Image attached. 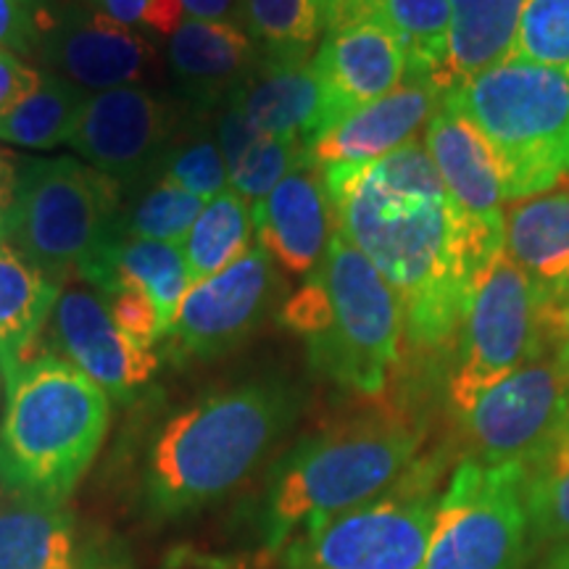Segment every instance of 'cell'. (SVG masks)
<instances>
[{
    "label": "cell",
    "mask_w": 569,
    "mask_h": 569,
    "mask_svg": "<svg viewBox=\"0 0 569 569\" xmlns=\"http://www.w3.org/2000/svg\"><path fill=\"white\" fill-rule=\"evenodd\" d=\"M332 224L386 277L401 303L396 369L411 380L451 367L475 284L503 251V230L472 222L453 203L422 142L361 167L322 169Z\"/></svg>",
    "instance_id": "1"
},
{
    "label": "cell",
    "mask_w": 569,
    "mask_h": 569,
    "mask_svg": "<svg viewBox=\"0 0 569 569\" xmlns=\"http://www.w3.org/2000/svg\"><path fill=\"white\" fill-rule=\"evenodd\" d=\"M425 415L393 390L290 448L264 501V551L277 557L327 519L375 501L422 457Z\"/></svg>",
    "instance_id": "2"
},
{
    "label": "cell",
    "mask_w": 569,
    "mask_h": 569,
    "mask_svg": "<svg viewBox=\"0 0 569 569\" xmlns=\"http://www.w3.org/2000/svg\"><path fill=\"white\" fill-rule=\"evenodd\" d=\"M298 417V393L277 380L246 382L177 411L148 451L142 501L151 515H193L232 493Z\"/></svg>",
    "instance_id": "3"
},
{
    "label": "cell",
    "mask_w": 569,
    "mask_h": 569,
    "mask_svg": "<svg viewBox=\"0 0 569 569\" xmlns=\"http://www.w3.org/2000/svg\"><path fill=\"white\" fill-rule=\"evenodd\" d=\"M280 322L303 338L315 375L361 398L388 390L401 359V303L343 232L332 230L325 259L282 303Z\"/></svg>",
    "instance_id": "4"
},
{
    "label": "cell",
    "mask_w": 569,
    "mask_h": 569,
    "mask_svg": "<svg viewBox=\"0 0 569 569\" xmlns=\"http://www.w3.org/2000/svg\"><path fill=\"white\" fill-rule=\"evenodd\" d=\"M6 380L0 419V486L63 501L101 451L111 398L59 356L21 359Z\"/></svg>",
    "instance_id": "5"
},
{
    "label": "cell",
    "mask_w": 569,
    "mask_h": 569,
    "mask_svg": "<svg viewBox=\"0 0 569 569\" xmlns=\"http://www.w3.org/2000/svg\"><path fill=\"white\" fill-rule=\"evenodd\" d=\"M496 156L507 201H525L569 177V71L503 61L446 92Z\"/></svg>",
    "instance_id": "6"
},
{
    "label": "cell",
    "mask_w": 569,
    "mask_h": 569,
    "mask_svg": "<svg viewBox=\"0 0 569 569\" xmlns=\"http://www.w3.org/2000/svg\"><path fill=\"white\" fill-rule=\"evenodd\" d=\"M567 303L546 293L507 253H498L475 284L453 346L446 377L453 415L467 411L519 367L557 353Z\"/></svg>",
    "instance_id": "7"
},
{
    "label": "cell",
    "mask_w": 569,
    "mask_h": 569,
    "mask_svg": "<svg viewBox=\"0 0 569 569\" xmlns=\"http://www.w3.org/2000/svg\"><path fill=\"white\" fill-rule=\"evenodd\" d=\"M11 238L40 272L71 277L124 234L122 182L74 159L19 169Z\"/></svg>",
    "instance_id": "8"
},
{
    "label": "cell",
    "mask_w": 569,
    "mask_h": 569,
    "mask_svg": "<svg viewBox=\"0 0 569 569\" xmlns=\"http://www.w3.org/2000/svg\"><path fill=\"white\" fill-rule=\"evenodd\" d=\"M446 448L422 453L375 501L290 540L284 569H422L440 503Z\"/></svg>",
    "instance_id": "9"
},
{
    "label": "cell",
    "mask_w": 569,
    "mask_h": 569,
    "mask_svg": "<svg viewBox=\"0 0 569 569\" xmlns=\"http://www.w3.org/2000/svg\"><path fill=\"white\" fill-rule=\"evenodd\" d=\"M530 543L522 465L459 461L440 496L422 569H525Z\"/></svg>",
    "instance_id": "10"
},
{
    "label": "cell",
    "mask_w": 569,
    "mask_h": 569,
    "mask_svg": "<svg viewBox=\"0 0 569 569\" xmlns=\"http://www.w3.org/2000/svg\"><path fill=\"white\" fill-rule=\"evenodd\" d=\"M569 417V380L557 356L519 367L467 411L453 415L461 461L480 467L525 465Z\"/></svg>",
    "instance_id": "11"
},
{
    "label": "cell",
    "mask_w": 569,
    "mask_h": 569,
    "mask_svg": "<svg viewBox=\"0 0 569 569\" xmlns=\"http://www.w3.org/2000/svg\"><path fill=\"white\" fill-rule=\"evenodd\" d=\"M282 290L274 261L251 246L224 272L190 284L163 338L169 356L182 365L230 353L264 322Z\"/></svg>",
    "instance_id": "12"
},
{
    "label": "cell",
    "mask_w": 569,
    "mask_h": 569,
    "mask_svg": "<svg viewBox=\"0 0 569 569\" xmlns=\"http://www.w3.org/2000/svg\"><path fill=\"white\" fill-rule=\"evenodd\" d=\"M40 61L82 90L140 88L159 71V51L146 34L90 6H63L38 13Z\"/></svg>",
    "instance_id": "13"
},
{
    "label": "cell",
    "mask_w": 569,
    "mask_h": 569,
    "mask_svg": "<svg viewBox=\"0 0 569 569\" xmlns=\"http://www.w3.org/2000/svg\"><path fill=\"white\" fill-rule=\"evenodd\" d=\"M184 124L180 106L148 88H117L88 98L67 146L117 182L156 169Z\"/></svg>",
    "instance_id": "14"
},
{
    "label": "cell",
    "mask_w": 569,
    "mask_h": 569,
    "mask_svg": "<svg viewBox=\"0 0 569 569\" xmlns=\"http://www.w3.org/2000/svg\"><path fill=\"white\" fill-rule=\"evenodd\" d=\"M53 332L71 365L119 403L132 401L159 372V353L127 338L113 325L103 298L82 284L61 290L53 306Z\"/></svg>",
    "instance_id": "15"
},
{
    "label": "cell",
    "mask_w": 569,
    "mask_h": 569,
    "mask_svg": "<svg viewBox=\"0 0 569 569\" xmlns=\"http://www.w3.org/2000/svg\"><path fill=\"white\" fill-rule=\"evenodd\" d=\"M446 101V90L422 71H407L403 82L380 101L361 106L330 124L306 146L315 167H361L415 142Z\"/></svg>",
    "instance_id": "16"
},
{
    "label": "cell",
    "mask_w": 569,
    "mask_h": 569,
    "mask_svg": "<svg viewBox=\"0 0 569 569\" xmlns=\"http://www.w3.org/2000/svg\"><path fill=\"white\" fill-rule=\"evenodd\" d=\"M332 224L322 169L303 159L264 201L253 206V232L274 267L311 274L325 259Z\"/></svg>",
    "instance_id": "17"
},
{
    "label": "cell",
    "mask_w": 569,
    "mask_h": 569,
    "mask_svg": "<svg viewBox=\"0 0 569 569\" xmlns=\"http://www.w3.org/2000/svg\"><path fill=\"white\" fill-rule=\"evenodd\" d=\"M315 71L325 98V124L393 92L407 77V53L393 34L377 24L348 27L327 34L315 56Z\"/></svg>",
    "instance_id": "18"
},
{
    "label": "cell",
    "mask_w": 569,
    "mask_h": 569,
    "mask_svg": "<svg viewBox=\"0 0 569 569\" xmlns=\"http://www.w3.org/2000/svg\"><path fill=\"white\" fill-rule=\"evenodd\" d=\"M259 132L301 140L322 132L325 98L306 53H269L230 92Z\"/></svg>",
    "instance_id": "19"
},
{
    "label": "cell",
    "mask_w": 569,
    "mask_h": 569,
    "mask_svg": "<svg viewBox=\"0 0 569 569\" xmlns=\"http://www.w3.org/2000/svg\"><path fill=\"white\" fill-rule=\"evenodd\" d=\"M425 148L453 203L472 222L503 230V190L496 156L486 138L446 101L427 124Z\"/></svg>",
    "instance_id": "20"
},
{
    "label": "cell",
    "mask_w": 569,
    "mask_h": 569,
    "mask_svg": "<svg viewBox=\"0 0 569 569\" xmlns=\"http://www.w3.org/2000/svg\"><path fill=\"white\" fill-rule=\"evenodd\" d=\"M0 569H111L82 551L63 501L9 493L0 498Z\"/></svg>",
    "instance_id": "21"
},
{
    "label": "cell",
    "mask_w": 569,
    "mask_h": 569,
    "mask_svg": "<svg viewBox=\"0 0 569 569\" xmlns=\"http://www.w3.org/2000/svg\"><path fill=\"white\" fill-rule=\"evenodd\" d=\"M359 24H377L388 30L401 42L409 71H422L438 82L451 27L448 0H327V34Z\"/></svg>",
    "instance_id": "22"
},
{
    "label": "cell",
    "mask_w": 569,
    "mask_h": 569,
    "mask_svg": "<svg viewBox=\"0 0 569 569\" xmlns=\"http://www.w3.org/2000/svg\"><path fill=\"white\" fill-rule=\"evenodd\" d=\"M80 277L109 296L122 288H138L151 296L156 311H159L161 340L167 338L177 309L193 284L180 246L127 238V234L113 240L96 261L82 269Z\"/></svg>",
    "instance_id": "23"
},
{
    "label": "cell",
    "mask_w": 569,
    "mask_h": 569,
    "mask_svg": "<svg viewBox=\"0 0 569 569\" xmlns=\"http://www.w3.org/2000/svg\"><path fill=\"white\" fill-rule=\"evenodd\" d=\"M503 253L546 293L569 301V190L511 203Z\"/></svg>",
    "instance_id": "24"
},
{
    "label": "cell",
    "mask_w": 569,
    "mask_h": 569,
    "mask_svg": "<svg viewBox=\"0 0 569 569\" xmlns=\"http://www.w3.org/2000/svg\"><path fill=\"white\" fill-rule=\"evenodd\" d=\"M169 67L193 96L213 98L234 90L256 67V46L232 21L184 19L169 38Z\"/></svg>",
    "instance_id": "25"
},
{
    "label": "cell",
    "mask_w": 569,
    "mask_h": 569,
    "mask_svg": "<svg viewBox=\"0 0 569 569\" xmlns=\"http://www.w3.org/2000/svg\"><path fill=\"white\" fill-rule=\"evenodd\" d=\"M451 27L438 84L446 92L509 61L525 0H448Z\"/></svg>",
    "instance_id": "26"
},
{
    "label": "cell",
    "mask_w": 569,
    "mask_h": 569,
    "mask_svg": "<svg viewBox=\"0 0 569 569\" xmlns=\"http://www.w3.org/2000/svg\"><path fill=\"white\" fill-rule=\"evenodd\" d=\"M59 296L53 277L40 272L17 248L0 243V377L24 359Z\"/></svg>",
    "instance_id": "27"
},
{
    "label": "cell",
    "mask_w": 569,
    "mask_h": 569,
    "mask_svg": "<svg viewBox=\"0 0 569 569\" xmlns=\"http://www.w3.org/2000/svg\"><path fill=\"white\" fill-rule=\"evenodd\" d=\"M253 238V209L234 190H222L198 213L188 238L180 246L188 261L190 280L201 282L224 272L246 256Z\"/></svg>",
    "instance_id": "28"
},
{
    "label": "cell",
    "mask_w": 569,
    "mask_h": 569,
    "mask_svg": "<svg viewBox=\"0 0 569 569\" xmlns=\"http://www.w3.org/2000/svg\"><path fill=\"white\" fill-rule=\"evenodd\" d=\"M522 498L532 543L569 540V417L522 465Z\"/></svg>",
    "instance_id": "29"
},
{
    "label": "cell",
    "mask_w": 569,
    "mask_h": 569,
    "mask_svg": "<svg viewBox=\"0 0 569 569\" xmlns=\"http://www.w3.org/2000/svg\"><path fill=\"white\" fill-rule=\"evenodd\" d=\"M88 92L48 71L40 88L0 113V140L21 148H56L74 132Z\"/></svg>",
    "instance_id": "30"
},
{
    "label": "cell",
    "mask_w": 569,
    "mask_h": 569,
    "mask_svg": "<svg viewBox=\"0 0 569 569\" xmlns=\"http://www.w3.org/2000/svg\"><path fill=\"white\" fill-rule=\"evenodd\" d=\"M327 0H246L243 17L269 53H309L325 30Z\"/></svg>",
    "instance_id": "31"
},
{
    "label": "cell",
    "mask_w": 569,
    "mask_h": 569,
    "mask_svg": "<svg viewBox=\"0 0 569 569\" xmlns=\"http://www.w3.org/2000/svg\"><path fill=\"white\" fill-rule=\"evenodd\" d=\"M203 206L206 201L177 188L174 182L156 180L134 201L132 209L124 211V234L127 238L182 246Z\"/></svg>",
    "instance_id": "32"
},
{
    "label": "cell",
    "mask_w": 569,
    "mask_h": 569,
    "mask_svg": "<svg viewBox=\"0 0 569 569\" xmlns=\"http://www.w3.org/2000/svg\"><path fill=\"white\" fill-rule=\"evenodd\" d=\"M156 180L174 182L177 188L188 190L201 198V201H211L227 190V163L219 151V142L211 132L203 130H180L163 159L156 163Z\"/></svg>",
    "instance_id": "33"
},
{
    "label": "cell",
    "mask_w": 569,
    "mask_h": 569,
    "mask_svg": "<svg viewBox=\"0 0 569 569\" xmlns=\"http://www.w3.org/2000/svg\"><path fill=\"white\" fill-rule=\"evenodd\" d=\"M509 61L569 71V0H525Z\"/></svg>",
    "instance_id": "34"
},
{
    "label": "cell",
    "mask_w": 569,
    "mask_h": 569,
    "mask_svg": "<svg viewBox=\"0 0 569 569\" xmlns=\"http://www.w3.org/2000/svg\"><path fill=\"white\" fill-rule=\"evenodd\" d=\"M306 159V142L288 140V138H272L264 134L256 146L248 151L234 169L227 174V182L232 190L251 203V209L259 201L272 193L284 177Z\"/></svg>",
    "instance_id": "35"
},
{
    "label": "cell",
    "mask_w": 569,
    "mask_h": 569,
    "mask_svg": "<svg viewBox=\"0 0 569 569\" xmlns=\"http://www.w3.org/2000/svg\"><path fill=\"white\" fill-rule=\"evenodd\" d=\"M111 319L127 338L142 348H153L161 340L159 311L151 301V296L138 288H122L111 293Z\"/></svg>",
    "instance_id": "36"
},
{
    "label": "cell",
    "mask_w": 569,
    "mask_h": 569,
    "mask_svg": "<svg viewBox=\"0 0 569 569\" xmlns=\"http://www.w3.org/2000/svg\"><path fill=\"white\" fill-rule=\"evenodd\" d=\"M38 11L19 0H0V51L13 56L38 53Z\"/></svg>",
    "instance_id": "37"
},
{
    "label": "cell",
    "mask_w": 569,
    "mask_h": 569,
    "mask_svg": "<svg viewBox=\"0 0 569 569\" xmlns=\"http://www.w3.org/2000/svg\"><path fill=\"white\" fill-rule=\"evenodd\" d=\"M261 138H264V132L256 130L251 119L243 113V109L230 98V106L222 111L217 124V142L227 163V174H230V169L238 167L240 159H243Z\"/></svg>",
    "instance_id": "38"
},
{
    "label": "cell",
    "mask_w": 569,
    "mask_h": 569,
    "mask_svg": "<svg viewBox=\"0 0 569 569\" xmlns=\"http://www.w3.org/2000/svg\"><path fill=\"white\" fill-rule=\"evenodd\" d=\"M42 71L27 67L24 61L9 51H0V113L24 101L30 92L40 88Z\"/></svg>",
    "instance_id": "39"
},
{
    "label": "cell",
    "mask_w": 569,
    "mask_h": 569,
    "mask_svg": "<svg viewBox=\"0 0 569 569\" xmlns=\"http://www.w3.org/2000/svg\"><path fill=\"white\" fill-rule=\"evenodd\" d=\"M184 21V9L180 0H151L146 13H142L140 27L148 32L159 34V38H172Z\"/></svg>",
    "instance_id": "40"
},
{
    "label": "cell",
    "mask_w": 569,
    "mask_h": 569,
    "mask_svg": "<svg viewBox=\"0 0 569 569\" xmlns=\"http://www.w3.org/2000/svg\"><path fill=\"white\" fill-rule=\"evenodd\" d=\"M190 19L203 21H227L243 13L246 0H180Z\"/></svg>",
    "instance_id": "41"
},
{
    "label": "cell",
    "mask_w": 569,
    "mask_h": 569,
    "mask_svg": "<svg viewBox=\"0 0 569 569\" xmlns=\"http://www.w3.org/2000/svg\"><path fill=\"white\" fill-rule=\"evenodd\" d=\"M148 3H151V0H84V6H90L92 11L103 13V17H109L113 21H122L127 27L140 24Z\"/></svg>",
    "instance_id": "42"
},
{
    "label": "cell",
    "mask_w": 569,
    "mask_h": 569,
    "mask_svg": "<svg viewBox=\"0 0 569 569\" xmlns=\"http://www.w3.org/2000/svg\"><path fill=\"white\" fill-rule=\"evenodd\" d=\"M17 180H19V169L11 163V156L0 153V206H13Z\"/></svg>",
    "instance_id": "43"
},
{
    "label": "cell",
    "mask_w": 569,
    "mask_h": 569,
    "mask_svg": "<svg viewBox=\"0 0 569 569\" xmlns=\"http://www.w3.org/2000/svg\"><path fill=\"white\" fill-rule=\"evenodd\" d=\"M557 365L561 369V375L569 380V303H567V315H565V330H561V340L557 346Z\"/></svg>",
    "instance_id": "44"
},
{
    "label": "cell",
    "mask_w": 569,
    "mask_h": 569,
    "mask_svg": "<svg viewBox=\"0 0 569 569\" xmlns=\"http://www.w3.org/2000/svg\"><path fill=\"white\" fill-rule=\"evenodd\" d=\"M543 569H569V540L559 543L557 549L549 553V559H546Z\"/></svg>",
    "instance_id": "45"
},
{
    "label": "cell",
    "mask_w": 569,
    "mask_h": 569,
    "mask_svg": "<svg viewBox=\"0 0 569 569\" xmlns=\"http://www.w3.org/2000/svg\"><path fill=\"white\" fill-rule=\"evenodd\" d=\"M11 227H13L11 206H0V243H6V238H11Z\"/></svg>",
    "instance_id": "46"
},
{
    "label": "cell",
    "mask_w": 569,
    "mask_h": 569,
    "mask_svg": "<svg viewBox=\"0 0 569 569\" xmlns=\"http://www.w3.org/2000/svg\"><path fill=\"white\" fill-rule=\"evenodd\" d=\"M19 3H24V6H32V9H34V3H42V0H19Z\"/></svg>",
    "instance_id": "47"
}]
</instances>
